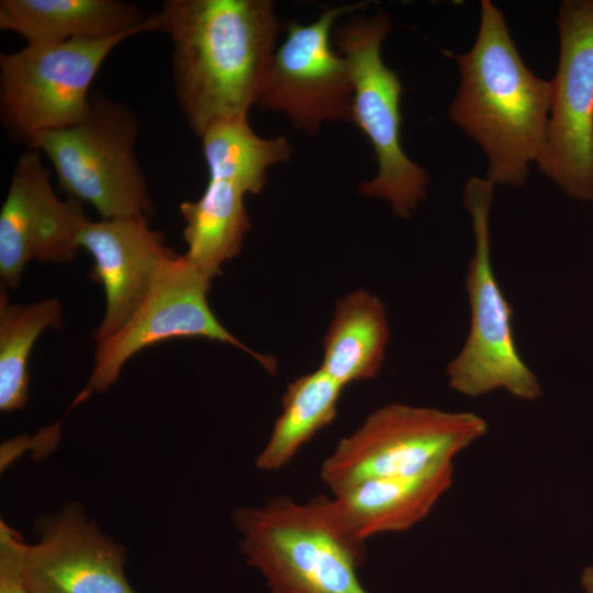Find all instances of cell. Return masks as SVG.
Segmentation results:
<instances>
[{
    "mask_svg": "<svg viewBox=\"0 0 593 593\" xmlns=\"http://www.w3.org/2000/svg\"><path fill=\"white\" fill-rule=\"evenodd\" d=\"M486 432L472 412L390 403L338 441L321 465V479L335 494L370 479L417 474L454 462Z\"/></svg>",
    "mask_w": 593,
    "mask_h": 593,
    "instance_id": "6",
    "label": "cell"
},
{
    "mask_svg": "<svg viewBox=\"0 0 593 593\" xmlns=\"http://www.w3.org/2000/svg\"><path fill=\"white\" fill-rule=\"evenodd\" d=\"M0 296V409L12 412L27 401V360L37 337L61 323V305L55 298L33 304H10Z\"/></svg>",
    "mask_w": 593,
    "mask_h": 593,
    "instance_id": "20",
    "label": "cell"
},
{
    "mask_svg": "<svg viewBox=\"0 0 593 593\" xmlns=\"http://www.w3.org/2000/svg\"><path fill=\"white\" fill-rule=\"evenodd\" d=\"M160 31L172 44L174 89L199 137L247 119L269 79L280 30L269 0H166Z\"/></svg>",
    "mask_w": 593,
    "mask_h": 593,
    "instance_id": "1",
    "label": "cell"
},
{
    "mask_svg": "<svg viewBox=\"0 0 593 593\" xmlns=\"http://www.w3.org/2000/svg\"><path fill=\"white\" fill-rule=\"evenodd\" d=\"M581 585L585 593H593V564L583 570Z\"/></svg>",
    "mask_w": 593,
    "mask_h": 593,
    "instance_id": "22",
    "label": "cell"
},
{
    "mask_svg": "<svg viewBox=\"0 0 593 593\" xmlns=\"http://www.w3.org/2000/svg\"><path fill=\"white\" fill-rule=\"evenodd\" d=\"M26 544L22 536L0 522V593H32L25 582L23 561Z\"/></svg>",
    "mask_w": 593,
    "mask_h": 593,
    "instance_id": "21",
    "label": "cell"
},
{
    "mask_svg": "<svg viewBox=\"0 0 593 593\" xmlns=\"http://www.w3.org/2000/svg\"><path fill=\"white\" fill-rule=\"evenodd\" d=\"M540 171L569 197L593 200V0H566Z\"/></svg>",
    "mask_w": 593,
    "mask_h": 593,
    "instance_id": "11",
    "label": "cell"
},
{
    "mask_svg": "<svg viewBox=\"0 0 593 593\" xmlns=\"http://www.w3.org/2000/svg\"><path fill=\"white\" fill-rule=\"evenodd\" d=\"M79 245L93 258L90 278L100 282L105 293L104 316L93 334L99 342L128 320L160 262L175 251L165 245L161 232L149 227L146 215L89 220Z\"/></svg>",
    "mask_w": 593,
    "mask_h": 593,
    "instance_id": "15",
    "label": "cell"
},
{
    "mask_svg": "<svg viewBox=\"0 0 593 593\" xmlns=\"http://www.w3.org/2000/svg\"><path fill=\"white\" fill-rule=\"evenodd\" d=\"M0 29L43 44L160 31V19L118 0H1Z\"/></svg>",
    "mask_w": 593,
    "mask_h": 593,
    "instance_id": "17",
    "label": "cell"
},
{
    "mask_svg": "<svg viewBox=\"0 0 593 593\" xmlns=\"http://www.w3.org/2000/svg\"><path fill=\"white\" fill-rule=\"evenodd\" d=\"M461 82L451 120L485 152L486 179L519 187L547 139L552 87L524 64L503 12L481 1L477 41L456 57Z\"/></svg>",
    "mask_w": 593,
    "mask_h": 593,
    "instance_id": "2",
    "label": "cell"
},
{
    "mask_svg": "<svg viewBox=\"0 0 593 593\" xmlns=\"http://www.w3.org/2000/svg\"><path fill=\"white\" fill-rule=\"evenodd\" d=\"M454 462L412 475L370 479L331 497L345 535L365 545L372 536L405 532L422 522L450 489Z\"/></svg>",
    "mask_w": 593,
    "mask_h": 593,
    "instance_id": "16",
    "label": "cell"
},
{
    "mask_svg": "<svg viewBox=\"0 0 593 593\" xmlns=\"http://www.w3.org/2000/svg\"><path fill=\"white\" fill-rule=\"evenodd\" d=\"M343 389L321 368L289 383L282 412L256 458V467L272 472L289 466L300 449L334 421Z\"/></svg>",
    "mask_w": 593,
    "mask_h": 593,
    "instance_id": "19",
    "label": "cell"
},
{
    "mask_svg": "<svg viewBox=\"0 0 593 593\" xmlns=\"http://www.w3.org/2000/svg\"><path fill=\"white\" fill-rule=\"evenodd\" d=\"M494 183L471 177L463 203L472 220L474 251L468 266L466 288L470 303V329L460 353L446 367L449 387L471 398L503 389L514 398L533 401L541 394L536 374L521 358L513 328V310L506 301L491 262L490 211Z\"/></svg>",
    "mask_w": 593,
    "mask_h": 593,
    "instance_id": "8",
    "label": "cell"
},
{
    "mask_svg": "<svg viewBox=\"0 0 593 593\" xmlns=\"http://www.w3.org/2000/svg\"><path fill=\"white\" fill-rule=\"evenodd\" d=\"M208 167V183L197 201H184L179 211L184 220V258L208 279L242 249L250 228L245 195L259 193L269 167L291 155L282 137L264 138L247 121L221 122L200 137Z\"/></svg>",
    "mask_w": 593,
    "mask_h": 593,
    "instance_id": "4",
    "label": "cell"
},
{
    "mask_svg": "<svg viewBox=\"0 0 593 593\" xmlns=\"http://www.w3.org/2000/svg\"><path fill=\"white\" fill-rule=\"evenodd\" d=\"M232 521L246 562L269 593H369L357 575L366 547L344 534L331 497L276 496L234 510Z\"/></svg>",
    "mask_w": 593,
    "mask_h": 593,
    "instance_id": "3",
    "label": "cell"
},
{
    "mask_svg": "<svg viewBox=\"0 0 593 593\" xmlns=\"http://www.w3.org/2000/svg\"><path fill=\"white\" fill-rule=\"evenodd\" d=\"M210 281L183 255L175 253L166 257L128 320L98 342L92 372L77 402L92 392L108 390L118 380L124 363L136 353L171 338L204 337L234 345L275 373L273 358L244 345L214 315L208 302Z\"/></svg>",
    "mask_w": 593,
    "mask_h": 593,
    "instance_id": "10",
    "label": "cell"
},
{
    "mask_svg": "<svg viewBox=\"0 0 593 593\" xmlns=\"http://www.w3.org/2000/svg\"><path fill=\"white\" fill-rule=\"evenodd\" d=\"M363 5L325 8L307 24L288 22L257 105L284 113L311 135L324 122L350 121L353 85L344 57L332 44V31L340 15Z\"/></svg>",
    "mask_w": 593,
    "mask_h": 593,
    "instance_id": "12",
    "label": "cell"
},
{
    "mask_svg": "<svg viewBox=\"0 0 593 593\" xmlns=\"http://www.w3.org/2000/svg\"><path fill=\"white\" fill-rule=\"evenodd\" d=\"M137 135L127 107L91 94L82 121L41 133L30 149L49 158L68 198L90 203L102 219L149 216L155 205L135 155Z\"/></svg>",
    "mask_w": 593,
    "mask_h": 593,
    "instance_id": "5",
    "label": "cell"
},
{
    "mask_svg": "<svg viewBox=\"0 0 593 593\" xmlns=\"http://www.w3.org/2000/svg\"><path fill=\"white\" fill-rule=\"evenodd\" d=\"M89 221L82 202L59 199L40 152L30 149L16 160L0 212V277L19 287L25 266L36 259L72 260L80 233Z\"/></svg>",
    "mask_w": 593,
    "mask_h": 593,
    "instance_id": "13",
    "label": "cell"
},
{
    "mask_svg": "<svg viewBox=\"0 0 593 593\" xmlns=\"http://www.w3.org/2000/svg\"><path fill=\"white\" fill-rule=\"evenodd\" d=\"M391 29L383 11L353 16L334 32V47L344 57L353 85L351 120L369 138L378 172L359 191L388 201L401 217L425 198L428 174L412 161L401 143L400 101L403 86L382 60L381 44Z\"/></svg>",
    "mask_w": 593,
    "mask_h": 593,
    "instance_id": "7",
    "label": "cell"
},
{
    "mask_svg": "<svg viewBox=\"0 0 593 593\" xmlns=\"http://www.w3.org/2000/svg\"><path fill=\"white\" fill-rule=\"evenodd\" d=\"M133 35L26 44L1 54L0 113L9 135L30 147L41 133L82 121L98 70L114 47Z\"/></svg>",
    "mask_w": 593,
    "mask_h": 593,
    "instance_id": "9",
    "label": "cell"
},
{
    "mask_svg": "<svg viewBox=\"0 0 593 593\" xmlns=\"http://www.w3.org/2000/svg\"><path fill=\"white\" fill-rule=\"evenodd\" d=\"M389 337L383 303L365 289L356 290L336 304L320 368L343 387L372 379L382 368Z\"/></svg>",
    "mask_w": 593,
    "mask_h": 593,
    "instance_id": "18",
    "label": "cell"
},
{
    "mask_svg": "<svg viewBox=\"0 0 593 593\" xmlns=\"http://www.w3.org/2000/svg\"><path fill=\"white\" fill-rule=\"evenodd\" d=\"M121 545L69 507L43 527L27 545L23 571L32 593H135L124 573Z\"/></svg>",
    "mask_w": 593,
    "mask_h": 593,
    "instance_id": "14",
    "label": "cell"
}]
</instances>
